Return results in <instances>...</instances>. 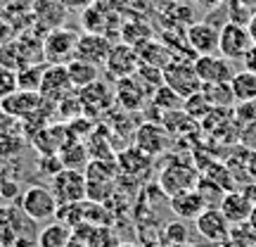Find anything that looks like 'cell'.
I'll return each mask as SVG.
<instances>
[{
    "instance_id": "6da1fadb",
    "label": "cell",
    "mask_w": 256,
    "mask_h": 247,
    "mask_svg": "<svg viewBox=\"0 0 256 247\" xmlns=\"http://www.w3.org/2000/svg\"><path fill=\"white\" fill-rule=\"evenodd\" d=\"M86 200L107 202L114 197L119 183V164L116 159H90L86 169Z\"/></svg>"
},
{
    "instance_id": "7a4b0ae2",
    "label": "cell",
    "mask_w": 256,
    "mask_h": 247,
    "mask_svg": "<svg viewBox=\"0 0 256 247\" xmlns=\"http://www.w3.org/2000/svg\"><path fill=\"white\" fill-rule=\"evenodd\" d=\"M197 181H200V169L197 166L192 162H185L180 157L171 155V152H166V166L156 176V185L166 197H171L176 192H183L188 188H194Z\"/></svg>"
},
{
    "instance_id": "3957f363",
    "label": "cell",
    "mask_w": 256,
    "mask_h": 247,
    "mask_svg": "<svg viewBox=\"0 0 256 247\" xmlns=\"http://www.w3.org/2000/svg\"><path fill=\"white\" fill-rule=\"evenodd\" d=\"M19 207L24 209V214H26L31 221L43 223V221L55 219V211H57V207H60V202H57L55 192L50 190L48 185L34 183V185H28L26 190L22 192V197H19Z\"/></svg>"
},
{
    "instance_id": "277c9868",
    "label": "cell",
    "mask_w": 256,
    "mask_h": 247,
    "mask_svg": "<svg viewBox=\"0 0 256 247\" xmlns=\"http://www.w3.org/2000/svg\"><path fill=\"white\" fill-rule=\"evenodd\" d=\"M78 36L74 29L55 27L46 31L43 36V60L48 64H69L76 57V43Z\"/></svg>"
},
{
    "instance_id": "5b68a950",
    "label": "cell",
    "mask_w": 256,
    "mask_h": 247,
    "mask_svg": "<svg viewBox=\"0 0 256 247\" xmlns=\"http://www.w3.org/2000/svg\"><path fill=\"white\" fill-rule=\"evenodd\" d=\"M164 83L168 88H174L183 100L190 98V95H194V93H200L202 91V79L197 76L194 60L174 57V60L164 67Z\"/></svg>"
},
{
    "instance_id": "8992f818",
    "label": "cell",
    "mask_w": 256,
    "mask_h": 247,
    "mask_svg": "<svg viewBox=\"0 0 256 247\" xmlns=\"http://www.w3.org/2000/svg\"><path fill=\"white\" fill-rule=\"evenodd\" d=\"M133 145L140 147L150 157L166 155L171 152V145H174V133L162 121H142L133 133Z\"/></svg>"
},
{
    "instance_id": "52a82bcc",
    "label": "cell",
    "mask_w": 256,
    "mask_h": 247,
    "mask_svg": "<svg viewBox=\"0 0 256 247\" xmlns=\"http://www.w3.org/2000/svg\"><path fill=\"white\" fill-rule=\"evenodd\" d=\"M254 46V41L249 36L247 24L238 22H226L218 31V55H223L230 62H242V57L247 55V50Z\"/></svg>"
},
{
    "instance_id": "ba28073f",
    "label": "cell",
    "mask_w": 256,
    "mask_h": 247,
    "mask_svg": "<svg viewBox=\"0 0 256 247\" xmlns=\"http://www.w3.org/2000/svg\"><path fill=\"white\" fill-rule=\"evenodd\" d=\"M78 100L83 105V114L90 119V117H102V114H110L116 105V98H114V91H112L107 83L98 79L92 81L90 86H83L78 88Z\"/></svg>"
},
{
    "instance_id": "9c48e42d",
    "label": "cell",
    "mask_w": 256,
    "mask_h": 247,
    "mask_svg": "<svg viewBox=\"0 0 256 247\" xmlns=\"http://www.w3.org/2000/svg\"><path fill=\"white\" fill-rule=\"evenodd\" d=\"M50 190L55 192L60 204L86 200V174L83 169H62L50 178Z\"/></svg>"
},
{
    "instance_id": "30bf717a",
    "label": "cell",
    "mask_w": 256,
    "mask_h": 247,
    "mask_svg": "<svg viewBox=\"0 0 256 247\" xmlns=\"http://www.w3.org/2000/svg\"><path fill=\"white\" fill-rule=\"evenodd\" d=\"M140 64V57H138V50L128 43H116V46L110 48V55L104 60V72L112 81H119V79H126V76H133Z\"/></svg>"
},
{
    "instance_id": "8fae6325",
    "label": "cell",
    "mask_w": 256,
    "mask_h": 247,
    "mask_svg": "<svg viewBox=\"0 0 256 247\" xmlns=\"http://www.w3.org/2000/svg\"><path fill=\"white\" fill-rule=\"evenodd\" d=\"M194 228H197V233H200L204 240L220 245V242H228L230 228H232V226H230V221L223 216V211H220L216 204H209V207L194 219Z\"/></svg>"
},
{
    "instance_id": "7c38bea8",
    "label": "cell",
    "mask_w": 256,
    "mask_h": 247,
    "mask_svg": "<svg viewBox=\"0 0 256 247\" xmlns=\"http://www.w3.org/2000/svg\"><path fill=\"white\" fill-rule=\"evenodd\" d=\"M114 98H116V105L126 112H142L150 105V91L136 76L114 81Z\"/></svg>"
},
{
    "instance_id": "4fadbf2b",
    "label": "cell",
    "mask_w": 256,
    "mask_h": 247,
    "mask_svg": "<svg viewBox=\"0 0 256 247\" xmlns=\"http://www.w3.org/2000/svg\"><path fill=\"white\" fill-rule=\"evenodd\" d=\"M194 69H197V76L202 79V83H230V79L235 76L232 62L218 55V53L197 55L194 57Z\"/></svg>"
},
{
    "instance_id": "5bb4252c",
    "label": "cell",
    "mask_w": 256,
    "mask_h": 247,
    "mask_svg": "<svg viewBox=\"0 0 256 247\" xmlns=\"http://www.w3.org/2000/svg\"><path fill=\"white\" fill-rule=\"evenodd\" d=\"M74 91L76 88L72 86L66 64H48L43 72V81H40V95L50 102H60Z\"/></svg>"
},
{
    "instance_id": "9a60e30c",
    "label": "cell",
    "mask_w": 256,
    "mask_h": 247,
    "mask_svg": "<svg viewBox=\"0 0 256 247\" xmlns=\"http://www.w3.org/2000/svg\"><path fill=\"white\" fill-rule=\"evenodd\" d=\"M28 223H36V221L28 219L22 207L17 209L12 202H10V204H2V207H0V242L12 247V242H14L19 235H28V230H26Z\"/></svg>"
},
{
    "instance_id": "2e32d148",
    "label": "cell",
    "mask_w": 256,
    "mask_h": 247,
    "mask_svg": "<svg viewBox=\"0 0 256 247\" xmlns=\"http://www.w3.org/2000/svg\"><path fill=\"white\" fill-rule=\"evenodd\" d=\"M218 31L220 27H214L211 22H192L185 31V38L194 57L218 53Z\"/></svg>"
},
{
    "instance_id": "e0dca14e",
    "label": "cell",
    "mask_w": 256,
    "mask_h": 247,
    "mask_svg": "<svg viewBox=\"0 0 256 247\" xmlns=\"http://www.w3.org/2000/svg\"><path fill=\"white\" fill-rule=\"evenodd\" d=\"M168 207L174 211L176 216L180 221H194L200 216L202 211L209 207V202L204 200V195L197 190V185L194 188H188L183 192H176L168 197Z\"/></svg>"
},
{
    "instance_id": "ac0fdd59",
    "label": "cell",
    "mask_w": 256,
    "mask_h": 247,
    "mask_svg": "<svg viewBox=\"0 0 256 247\" xmlns=\"http://www.w3.org/2000/svg\"><path fill=\"white\" fill-rule=\"evenodd\" d=\"M223 216L230 221V226H240V223H247L249 221V214L254 209V204L247 200V195L240 190V188H232V190H226L223 197L218 200L216 204Z\"/></svg>"
},
{
    "instance_id": "d6986e66",
    "label": "cell",
    "mask_w": 256,
    "mask_h": 247,
    "mask_svg": "<svg viewBox=\"0 0 256 247\" xmlns=\"http://www.w3.org/2000/svg\"><path fill=\"white\" fill-rule=\"evenodd\" d=\"M110 38L104 34H92V31H86L78 36V43H76V57L78 60H86V62H92L102 67L107 55H110Z\"/></svg>"
},
{
    "instance_id": "ffe728a7",
    "label": "cell",
    "mask_w": 256,
    "mask_h": 247,
    "mask_svg": "<svg viewBox=\"0 0 256 247\" xmlns=\"http://www.w3.org/2000/svg\"><path fill=\"white\" fill-rule=\"evenodd\" d=\"M43 102H46V98L38 91H19L17 88L12 95L2 98V110L17 119H26L28 114H34L43 107Z\"/></svg>"
},
{
    "instance_id": "44dd1931",
    "label": "cell",
    "mask_w": 256,
    "mask_h": 247,
    "mask_svg": "<svg viewBox=\"0 0 256 247\" xmlns=\"http://www.w3.org/2000/svg\"><path fill=\"white\" fill-rule=\"evenodd\" d=\"M66 140H69L66 124H55L52 126V121H50L48 126H43L31 136V145L38 150V155H57Z\"/></svg>"
},
{
    "instance_id": "7402d4cb",
    "label": "cell",
    "mask_w": 256,
    "mask_h": 247,
    "mask_svg": "<svg viewBox=\"0 0 256 247\" xmlns=\"http://www.w3.org/2000/svg\"><path fill=\"white\" fill-rule=\"evenodd\" d=\"M69 10L62 0H34V22L38 29L50 31L55 27H64V17Z\"/></svg>"
},
{
    "instance_id": "603a6c76",
    "label": "cell",
    "mask_w": 256,
    "mask_h": 247,
    "mask_svg": "<svg viewBox=\"0 0 256 247\" xmlns=\"http://www.w3.org/2000/svg\"><path fill=\"white\" fill-rule=\"evenodd\" d=\"M116 164H119L121 176L136 178V176H142L145 171L152 169V157L147 152H142L140 147L130 145V147H124L121 152H116Z\"/></svg>"
},
{
    "instance_id": "cb8c5ba5",
    "label": "cell",
    "mask_w": 256,
    "mask_h": 247,
    "mask_svg": "<svg viewBox=\"0 0 256 247\" xmlns=\"http://www.w3.org/2000/svg\"><path fill=\"white\" fill-rule=\"evenodd\" d=\"M138 50V57H140V62L142 64H152V67H159V69H164L166 64L174 60V50L166 46L164 41H154V38H150L145 41Z\"/></svg>"
},
{
    "instance_id": "d4e9b609",
    "label": "cell",
    "mask_w": 256,
    "mask_h": 247,
    "mask_svg": "<svg viewBox=\"0 0 256 247\" xmlns=\"http://www.w3.org/2000/svg\"><path fill=\"white\" fill-rule=\"evenodd\" d=\"M66 72H69V79H72V86L78 91L83 86H90L92 81H98L102 76L100 67L92 62H86V60H78V57H74L72 62L66 64Z\"/></svg>"
},
{
    "instance_id": "484cf974",
    "label": "cell",
    "mask_w": 256,
    "mask_h": 247,
    "mask_svg": "<svg viewBox=\"0 0 256 247\" xmlns=\"http://www.w3.org/2000/svg\"><path fill=\"white\" fill-rule=\"evenodd\" d=\"M74 230L69 226H64L62 221H48V226L38 233V247H66L72 240Z\"/></svg>"
},
{
    "instance_id": "4316f807",
    "label": "cell",
    "mask_w": 256,
    "mask_h": 247,
    "mask_svg": "<svg viewBox=\"0 0 256 247\" xmlns=\"http://www.w3.org/2000/svg\"><path fill=\"white\" fill-rule=\"evenodd\" d=\"M60 159H62L64 169H86V164L90 162V155H88V147L83 140H74L69 138L62 145V150L57 152Z\"/></svg>"
},
{
    "instance_id": "83f0119b",
    "label": "cell",
    "mask_w": 256,
    "mask_h": 247,
    "mask_svg": "<svg viewBox=\"0 0 256 247\" xmlns=\"http://www.w3.org/2000/svg\"><path fill=\"white\" fill-rule=\"evenodd\" d=\"M183 98L174 91V88H168L166 83H162L159 88H156L152 95H150V107L159 114H168V112H176V110H183Z\"/></svg>"
},
{
    "instance_id": "f1b7e54d",
    "label": "cell",
    "mask_w": 256,
    "mask_h": 247,
    "mask_svg": "<svg viewBox=\"0 0 256 247\" xmlns=\"http://www.w3.org/2000/svg\"><path fill=\"white\" fill-rule=\"evenodd\" d=\"M230 88L235 95V102L256 100V74L247 72V69L235 72V76L230 79Z\"/></svg>"
},
{
    "instance_id": "f546056e",
    "label": "cell",
    "mask_w": 256,
    "mask_h": 247,
    "mask_svg": "<svg viewBox=\"0 0 256 247\" xmlns=\"http://www.w3.org/2000/svg\"><path fill=\"white\" fill-rule=\"evenodd\" d=\"M202 95L211 107H232L235 105L230 83H202Z\"/></svg>"
},
{
    "instance_id": "4dcf8cb0",
    "label": "cell",
    "mask_w": 256,
    "mask_h": 247,
    "mask_svg": "<svg viewBox=\"0 0 256 247\" xmlns=\"http://www.w3.org/2000/svg\"><path fill=\"white\" fill-rule=\"evenodd\" d=\"M48 62H31L22 67L17 72V86L19 91H38L40 93V81H43V72H46Z\"/></svg>"
},
{
    "instance_id": "1f68e13d",
    "label": "cell",
    "mask_w": 256,
    "mask_h": 247,
    "mask_svg": "<svg viewBox=\"0 0 256 247\" xmlns=\"http://www.w3.org/2000/svg\"><path fill=\"white\" fill-rule=\"evenodd\" d=\"M102 19H110V10L104 8L102 3H90L88 8L83 10V27L86 31H92V34H104V29H107V22H102Z\"/></svg>"
},
{
    "instance_id": "d6a6232c",
    "label": "cell",
    "mask_w": 256,
    "mask_h": 247,
    "mask_svg": "<svg viewBox=\"0 0 256 247\" xmlns=\"http://www.w3.org/2000/svg\"><path fill=\"white\" fill-rule=\"evenodd\" d=\"M0 64H5L10 69L19 72L22 67H26V64H31V62L26 60V55H24V50L19 48L17 41H5V43L0 46Z\"/></svg>"
},
{
    "instance_id": "836d02e7",
    "label": "cell",
    "mask_w": 256,
    "mask_h": 247,
    "mask_svg": "<svg viewBox=\"0 0 256 247\" xmlns=\"http://www.w3.org/2000/svg\"><path fill=\"white\" fill-rule=\"evenodd\" d=\"M121 38H124V43H128V46L133 48H140L145 41H150V29H147V24H138V22H126V24H121Z\"/></svg>"
},
{
    "instance_id": "e575fe53",
    "label": "cell",
    "mask_w": 256,
    "mask_h": 247,
    "mask_svg": "<svg viewBox=\"0 0 256 247\" xmlns=\"http://www.w3.org/2000/svg\"><path fill=\"white\" fill-rule=\"evenodd\" d=\"M55 219L62 221L64 226H69V228H76V226H81L83 223V207L81 202H69V204H60L55 211Z\"/></svg>"
},
{
    "instance_id": "d590c367",
    "label": "cell",
    "mask_w": 256,
    "mask_h": 247,
    "mask_svg": "<svg viewBox=\"0 0 256 247\" xmlns=\"http://www.w3.org/2000/svg\"><path fill=\"white\" fill-rule=\"evenodd\" d=\"M36 169H38V174L43 176V178L50 181L52 176H57L60 171H62L64 164H62V159H60V155H38Z\"/></svg>"
},
{
    "instance_id": "8d00e7d4",
    "label": "cell",
    "mask_w": 256,
    "mask_h": 247,
    "mask_svg": "<svg viewBox=\"0 0 256 247\" xmlns=\"http://www.w3.org/2000/svg\"><path fill=\"white\" fill-rule=\"evenodd\" d=\"M24 147V136H0V159H14Z\"/></svg>"
},
{
    "instance_id": "74e56055",
    "label": "cell",
    "mask_w": 256,
    "mask_h": 247,
    "mask_svg": "<svg viewBox=\"0 0 256 247\" xmlns=\"http://www.w3.org/2000/svg\"><path fill=\"white\" fill-rule=\"evenodd\" d=\"M17 72L14 69H10L5 64H0V100L2 98H8L12 93L17 91Z\"/></svg>"
},
{
    "instance_id": "f35d334b",
    "label": "cell",
    "mask_w": 256,
    "mask_h": 247,
    "mask_svg": "<svg viewBox=\"0 0 256 247\" xmlns=\"http://www.w3.org/2000/svg\"><path fill=\"white\" fill-rule=\"evenodd\" d=\"M19 197H22L19 181H14V178H8V181H2V183H0V200H5V204L19 200Z\"/></svg>"
},
{
    "instance_id": "ab89813d",
    "label": "cell",
    "mask_w": 256,
    "mask_h": 247,
    "mask_svg": "<svg viewBox=\"0 0 256 247\" xmlns=\"http://www.w3.org/2000/svg\"><path fill=\"white\" fill-rule=\"evenodd\" d=\"M240 145L256 152V119L240 128Z\"/></svg>"
},
{
    "instance_id": "60d3db41",
    "label": "cell",
    "mask_w": 256,
    "mask_h": 247,
    "mask_svg": "<svg viewBox=\"0 0 256 247\" xmlns=\"http://www.w3.org/2000/svg\"><path fill=\"white\" fill-rule=\"evenodd\" d=\"M178 245H183L185 240H188V230H185L183 223H178V221H174V223H168V226H164V240H174Z\"/></svg>"
},
{
    "instance_id": "b9f144b4",
    "label": "cell",
    "mask_w": 256,
    "mask_h": 247,
    "mask_svg": "<svg viewBox=\"0 0 256 247\" xmlns=\"http://www.w3.org/2000/svg\"><path fill=\"white\" fill-rule=\"evenodd\" d=\"M242 64H244V69L252 74H256V46H252L247 50V55L242 57Z\"/></svg>"
},
{
    "instance_id": "7bdbcfd3",
    "label": "cell",
    "mask_w": 256,
    "mask_h": 247,
    "mask_svg": "<svg viewBox=\"0 0 256 247\" xmlns=\"http://www.w3.org/2000/svg\"><path fill=\"white\" fill-rule=\"evenodd\" d=\"M238 188L247 195V200L252 202V204H256V181H247L244 185H238Z\"/></svg>"
},
{
    "instance_id": "ee69618b",
    "label": "cell",
    "mask_w": 256,
    "mask_h": 247,
    "mask_svg": "<svg viewBox=\"0 0 256 247\" xmlns=\"http://www.w3.org/2000/svg\"><path fill=\"white\" fill-rule=\"evenodd\" d=\"M247 178L256 181V152H247Z\"/></svg>"
},
{
    "instance_id": "f6af8a7d",
    "label": "cell",
    "mask_w": 256,
    "mask_h": 247,
    "mask_svg": "<svg viewBox=\"0 0 256 247\" xmlns=\"http://www.w3.org/2000/svg\"><path fill=\"white\" fill-rule=\"evenodd\" d=\"M62 3L66 10H86L90 3H95V0H62Z\"/></svg>"
},
{
    "instance_id": "bcb514c9",
    "label": "cell",
    "mask_w": 256,
    "mask_h": 247,
    "mask_svg": "<svg viewBox=\"0 0 256 247\" xmlns=\"http://www.w3.org/2000/svg\"><path fill=\"white\" fill-rule=\"evenodd\" d=\"M12 247H38V240H34L31 235H19V238L12 242Z\"/></svg>"
},
{
    "instance_id": "7dc6e473",
    "label": "cell",
    "mask_w": 256,
    "mask_h": 247,
    "mask_svg": "<svg viewBox=\"0 0 256 247\" xmlns=\"http://www.w3.org/2000/svg\"><path fill=\"white\" fill-rule=\"evenodd\" d=\"M197 5H202L204 10H214V8H218L220 3H226V0H194Z\"/></svg>"
},
{
    "instance_id": "c3c4849f",
    "label": "cell",
    "mask_w": 256,
    "mask_h": 247,
    "mask_svg": "<svg viewBox=\"0 0 256 247\" xmlns=\"http://www.w3.org/2000/svg\"><path fill=\"white\" fill-rule=\"evenodd\" d=\"M247 31H249V36H252V41H254V46H256V12H254V17L247 22Z\"/></svg>"
},
{
    "instance_id": "681fc988",
    "label": "cell",
    "mask_w": 256,
    "mask_h": 247,
    "mask_svg": "<svg viewBox=\"0 0 256 247\" xmlns=\"http://www.w3.org/2000/svg\"><path fill=\"white\" fill-rule=\"evenodd\" d=\"M66 247H90L86 240H81V238H76V235H72V240H69V245Z\"/></svg>"
},
{
    "instance_id": "f907efd6",
    "label": "cell",
    "mask_w": 256,
    "mask_h": 247,
    "mask_svg": "<svg viewBox=\"0 0 256 247\" xmlns=\"http://www.w3.org/2000/svg\"><path fill=\"white\" fill-rule=\"evenodd\" d=\"M249 226L254 228V233H256V204H254V209H252V214H249V221H247Z\"/></svg>"
},
{
    "instance_id": "816d5d0a",
    "label": "cell",
    "mask_w": 256,
    "mask_h": 247,
    "mask_svg": "<svg viewBox=\"0 0 256 247\" xmlns=\"http://www.w3.org/2000/svg\"><path fill=\"white\" fill-rule=\"evenodd\" d=\"M116 247H140V245H136V242H119Z\"/></svg>"
},
{
    "instance_id": "f5cc1de1",
    "label": "cell",
    "mask_w": 256,
    "mask_h": 247,
    "mask_svg": "<svg viewBox=\"0 0 256 247\" xmlns=\"http://www.w3.org/2000/svg\"><path fill=\"white\" fill-rule=\"evenodd\" d=\"M0 112H2V100H0Z\"/></svg>"
},
{
    "instance_id": "db71d44e",
    "label": "cell",
    "mask_w": 256,
    "mask_h": 247,
    "mask_svg": "<svg viewBox=\"0 0 256 247\" xmlns=\"http://www.w3.org/2000/svg\"><path fill=\"white\" fill-rule=\"evenodd\" d=\"M0 247H8V245H2V242H0Z\"/></svg>"
},
{
    "instance_id": "11a10c76",
    "label": "cell",
    "mask_w": 256,
    "mask_h": 247,
    "mask_svg": "<svg viewBox=\"0 0 256 247\" xmlns=\"http://www.w3.org/2000/svg\"><path fill=\"white\" fill-rule=\"evenodd\" d=\"M176 3H180V0H176Z\"/></svg>"
}]
</instances>
